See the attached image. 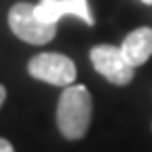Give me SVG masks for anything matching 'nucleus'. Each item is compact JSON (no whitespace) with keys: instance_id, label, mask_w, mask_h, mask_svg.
Listing matches in <instances>:
<instances>
[{"instance_id":"nucleus-2","label":"nucleus","mask_w":152,"mask_h":152,"mask_svg":"<svg viewBox=\"0 0 152 152\" xmlns=\"http://www.w3.org/2000/svg\"><path fill=\"white\" fill-rule=\"evenodd\" d=\"M9 26L17 38L30 45H47L57 34V23H45L36 17L34 4L17 2L9 11Z\"/></svg>"},{"instance_id":"nucleus-4","label":"nucleus","mask_w":152,"mask_h":152,"mask_svg":"<svg viewBox=\"0 0 152 152\" xmlns=\"http://www.w3.org/2000/svg\"><path fill=\"white\" fill-rule=\"evenodd\" d=\"M91 64L106 80L112 85H129L133 80V68L121 51V47L112 45H97L91 49Z\"/></svg>"},{"instance_id":"nucleus-3","label":"nucleus","mask_w":152,"mask_h":152,"mask_svg":"<svg viewBox=\"0 0 152 152\" xmlns=\"http://www.w3.org/2000/svg\"><path fill=\"white\" fill-rule=\"evenodd\" d=\"M30 76L55 87H70L76 80V66L61 53H40L28 64Z\"/></svg>"},{"instance_id":"nucleus-5","label":"nucleus","mask_w":152,"mask_h":152,"mask_svg":"<svg viewBox=\"0 0 152 152\" xmlns=\"http://www.w3.org/2000/svg\"><path fill=\"white\" fill-rule=\"evenodd\" d=\"M36 17L45 23H57L61 15H76L87 26H93V17L87 0H40L34 4Z\"/></svg>"},{"instance_id":"nucleus-8","label":"nucleus","mask_w":152,"mask_h":152,"mask_svg":"<svg viewBox=\"0 0 152 152\" xmlns=\"http://www.w3.org/2000/svg\"><path fill=\"white\" fill-rule=\"evenodd\" d=\"M4 99H7V89H4L2 85H0V106L4 104Z\"/></svg>"},{"instance_id":"nucleus-6","label":"nucleus","mask_w":152,"mask_h":152,"mask_svg":"<svg viewBox=\"0 0 152 152\" xmlns=\"http://www.w3.org/2000/svg\"><path fill=\"white\" fill-rule=\"evenodd\" d=\"M125 59L137 68L152 57V28H137L133 30L121 45Z\"/></svg>"},{"instance_id":"nucleus-1","label":"nucleus","mask_w":152,"mask_h":152,"mask_svg":"<svg viewBox=\"0 0 152 152\" xmlns=\"http://www.w3.org/2000/svg\"><path fill=\"white\" fill-rule=\"evenodd\" d=\"M93 99L85 85H70L57 102V127L66 140H83L91 125Z\"/></svg>"},{"instance_id":"nucleus-9","label":"nucleus","mask_w":152,"mask_h":152,"mask_svg":"<svg viewBox=\"0 0 152 152\" xmlns=\"http://www.w3.org/2000/svg\"><path fill=\"white\" fill-rule=\"evenodd\" d=\"M142 2H144V4H152V0H142Z\"/></svg>"},{"instance_id":"nucleus-7","label":"nucleus","mask_w":152,"mask_h":152,"mask_svg":"<svg viewBox=\"0 0 152 152\" xmlns=\"http://www.w3.org/2000/svg\"><path fill=\"white\" fill-rule=\"evenodd\" d=\"M0 152H15V148L11 146L9 140H2V137H0Z\"/></svg>"}]
</instances>
